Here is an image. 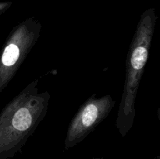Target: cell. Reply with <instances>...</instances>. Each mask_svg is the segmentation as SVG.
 I'll use <instances>...</instances> for the list:
<instances>
[{"instance_id":"6da1fadb","label":"cell","mask_w":160,"mask_h":159,"mask_svg":"<svg viewBox=\"0 0 160 159\" xmlns=\"http://www.w3.org/2000/svg\"><path fill=\"white\" fill-rule=\"evenodd\" d=\"M38 83H30L0 113V159H10L21 151L46 115L50 94L39 91Z\"/></svg>"},{"instance_id":"7a4b0ae2","label":"cell","mask_w":160,"mask_h":159,"mask_svg":"<svg viewBox=\"0 0 160 159\" xmlns=\"http://www.w3.org/2000/svg\"><path fill=\"white\" fill-rule=\"evenodd\" d=\"M156 23L155 9L145 11L141 17L130 45L123 94L116 121V126L122 137L131 130L135 119L136 96L149 56Z\"/></svg>"},{"instance_id":"3957f363","label":"cell","mask_w":160,"mask_h":159,"mask_svg":"<svg viewBox=\"0 0 160 159\" xmlns=\"http://www.w3.org/2000/svg\"><path fill=\"white\" fill-rule=\"evenodd\" d=\"M42 23L28 18L11 31L0 53V94L9 85L40 37Z\"/></svg>"},{"instance_id":"277c9868","label":"cell","mask_w":160,"mask_h":159,"mask_svg":"<svg viewBox=\"0 0 160 159\" xmlns=\"http://www.w3.org/2000/svg\"><path fill=\"white\" fill-rule=\"evenodd\" d=\"M115 105V101L109 94L96 98L95 94L88 98L72 119L67 132L65 149L73 147L84 140L106 117Z\"/></svg>"},{"instance_id":"5b68a950","label":"cell","mask_w":160,"mask_h":159,"mask_svg":"<svg viewBox=\"0 0 160 159\" xmlns=\"http://www.w3.org/2000/svg\"><path fill=\"white\" fill-rule=\"evenodd\" d=\"M12 3L9 2H0V14L4 12L6 9H9L11 6Z\"/></svg>"},{"instance_id":"8992f818","label":"cell","mask_w":160,"mask_h":159,"mask_svg":"<svg viewBox=\"0 0 160 159\" xmlns=\"http://www.w3.org/2000/svg\"><path fill=\"white\" fill-rule=\"evenodd\" d=\"M92 159H103V158H100V157H95V158H92Z\"/></svg>"}]
</instances>
